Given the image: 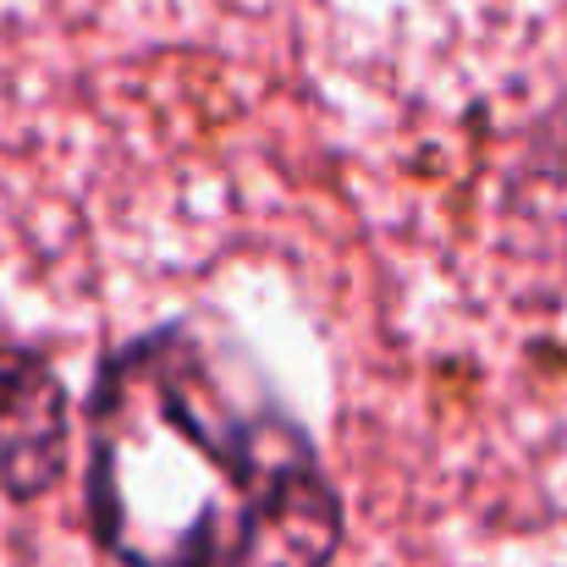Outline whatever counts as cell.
Returning <instances> with one entry per match:
<instances>
[{
    "instance_id": "obj_2",
    "label": "cell",
    "mask_w": 567,
    "mask_h": 567,
    "mask_svg": "<svg viewBox=\"0 0 567 567\" xmlns=\"http://www.w3.org/2000/svg\"><path fill=\"white\" fill-rule=\"evenodd\" d=\"M66 457V396L50 364L0 342V496L28 502L50 491Z\"/></svg>"
},
{
    "instance_id": "obj_1",
    "label": "cell",
    "mask_w": 567,
    "mask_h": 567,
    "mask_svg": "<svg viewBox=\"0 0 567 567\" xmlns=\"http://www.w3.org/2000/svg\"><path fill=\"white\" fill-rule=\"evenodd\" d=\"M94 535L122 567H326L342 502L259 375L193 326L127 342L94 385Z\"/></svg>"
}]
</instances>
